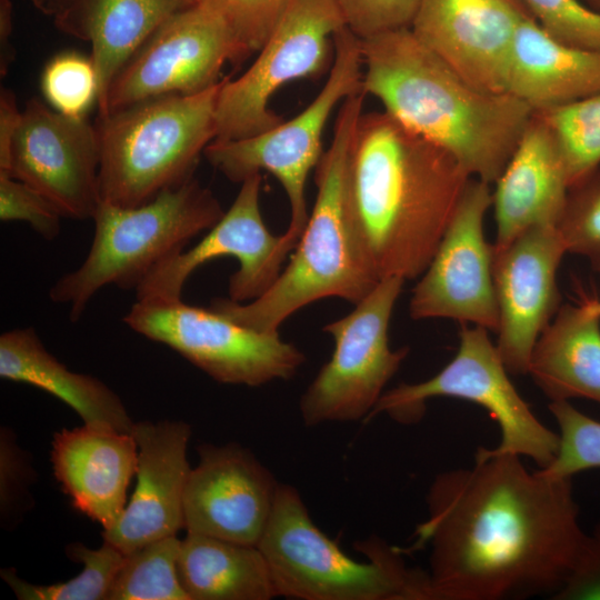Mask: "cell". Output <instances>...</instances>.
<instances>
[{"label": "cell", "instance_id": "1", "mask_svg": "<svg viewBox=\"0 0 600 600\" xmlns=\"http://www.w3.org/2000/svg\"><path fill=\"white\" fill-rule=\"evenodd\" d=\"M570 479L486 448L471 468L439 473L409 548H430L431 600L553 597L586 537Z\"/></svg>", "mask_w": 600, "mask_h": 600}, {"label": "cell", "instance_id": "2", "mask_svg": "<svg viewBox=\"0 0 600 600\" xmlns=\"http://www.w3.org/2000/svg\"><path fill=\"white\" fill-rule=\"evenodd\" d=\"M471 178L449 152L384 110L361 114L350 153V201L380 279L423 273Z\"/></svg>", "mask_w": 600, "mask_h": 600}, {"label": "cell", "instance_id": "3", "mask_svg": "<svg viewBox=\"0 0 600 600\" xmlns=\"http://www.w3.org/2000/svg\"><path fill=\"white\" fill-rule=\"evenodd\" d=\"M362 91L401 124L439 146L470 177L494 183L533 111L510 92L484 91L410 30L360 39Z\"/></svg>", "mask_w": 600, "mask_h": 600}, {"label": "cell", "instance_id": "4", "mask_svg": "<svg viewBox=\"0 0 600 600\" xmlns=\"http://www.w3.org/2000/svg\"><path fill=\"white\" fill-rule=\"evenodd\" d=\"M364 97L361 90L340 104L331 142L316 167V201L289 264L257 299H214L211 309L241 326L278 333L304 306L329 297L356 304L381 280L358 232L349 191L350 153Z\"/></svg>", "mask_w": 600, "mask_h": 600}, {"label": "cell", "instance_id": "5", "mask_svg": "<svg viewBox=\"0 0 600 600\" xmlns=\"http://www.w3.org/2000/svg\"><path fill=\"white\" fill-rule=\"evenodd\" d=\"M277 597L297 600H431L427 570L377 537L357 543L366 561L340 549L312 520L292 486L280 483L258 543Z\"/></svg>", "mask_w": 600, "mask_h": 600}, {"label": "cell", "instance_id": "6", "mask_svg": "<svg viewBox=\"0 0 600 600\" xmlns=\"http://www.w3.org/2000/svg\"><path fill=\"white\" fill-rule=\"evenodd\" d=\"M221 80L197 93L162 94L98 116L100 200L132 208L193 178L216 139Z\"/></svg>", "mask_w": 600, "mask_h": 600}, {"label": "cell", "instance_id": "7", "mask_svg": "<svg viewBox=\"0 0 600 600\" xmlns=\"http://www.w3.org/2000/svg\"><path fill=\"white\" fill-rule=\"evenodd\" d=\"M221 203L194 178L143 204L122 208L100 201L87 258L50 288L51 301L69 306L76 322L93 296L114 284L134 289L164 260L186 249L223 216Z\"/></svg>", "mask_w": 600, "mask_h": 600}, {"label": "cell", "instance_id": "8", "mask_svg": "<svg viewBox=\"0 0 600 600\" xmlns=\"http://www.w3.org/2000/svg\"><path fill=\"white\" fill-rule=\"evenodd\" d=\"M363 62L360 39L347 27L333 37V60L328 79L300 113L274 128L237 140H213L203 156L233 182L267 171L282 186L290 206V222L281 234L284 252L296 248L309 213L306 184L322 153V134L334 110L362 90Z\"/></svg>", "mask_w": 600, "mask_h": 600}, {"label": "cell", "instance_id": "9", "mask_svg": "<svg viewBox=\"0 0 600 600\" xmlns=\"http://www.w3.org/2000/svg\"><path fill=\"white\" fill-rule=\"evenodd\" d=\"M437 397L468 400L489 412L501 432L499 446L490 452L524 456L540 469L556 458L559 434L542 424L521 398L487 329L464 324L458 351L443 369L426 381L384 391L364 422L384 413L400 423H416L427 401Z\"/></svg>", "mask_w": 600, "mask_h": 600}, {"label": "cell", "instance_id": "10", "mask_svg": "<svg viewBox=\"0 0 600 600\" xmlns=\"http://www.w3.org/2000/svg\"><path fill=\"white\" fill-rule=\"evenodd\" d=\"M343 27L336 0H286L253 63L234 80L222 78L214 140L243 139L281 123L270 100L284 84L320 74Z\"/></svg>", "mask_w": 600, "mask_h": 600}, {"label": "cell", "instance_id": "11", "mask_svg": "<svg viewBox=\"0 0 600 600\" xmlns=\"http://www.w3.org/2000/svg\"><path fill=\"white\" fill-rule=\"evenodd\" d=\"M123 321L220 383L259 387L289 380L306 361L303 352L282 340L279 332L257 331L182 299L136 300Z\"/></svg>", "mask_w": 600, "mask_h": 600}, {"label": "cell", "instance_id": "12", "mask_svg": "<svg viewBox=\"0 0 600 600\" xmlns=\"http://www.w3.org/2000/svg\"><path fill=\"white\" fill-rule=\"evenodd\" d=\"M404 279L382 278L347 316L323 327L334 342L299 401L307 427L366 420L408 354L392 350L389 324Z\"/></svg>", "mask_w": 600, "mask_h": 600}, {"label": "cell", "instance_id": "13", "mask_svg": "<svg viewBox=\"0 0 600 600\" xmlns=\"http://www.w3.org/2000/svg\"><path fill=\"white\" fill-rule=\"evenodd\" d=\"M221 16L199 0L160 24L110 83L98 116L141 100L203 91L220 79L226 62H241Z\"/></svg>", "mask_w": 600, "mask_h": 600}, {"label": "cell", "instance_id": "14", "mask_svg": "<svg viewBox=\"0 0 600 600\" xmlns=\"http://www.w3.org/2000/svg\"><path fill=\"white\" fill-rule=\"evenodd\" d=\"M492 204L490 184L471 178L421 279L412 290L414 320L446 318L497 332L498 304L492 244L483 219Z\"/></svg>", "mask_w": 600, "mask_h": 600}, {"label": "cell", "instance_id": "15", "mask_svg": "<svg viewBox=\"0 0 600 600\" xmlns=\"http://www.w3.org/2000/svg\"><path fill=\"white\" fill-rule=\"evenodd\" d=\"M100 142L94 124L32 98L22 111L7 172L42 196L62 217L92 219L99 203Z\"/></svg>", "mask_w": 600, "mask_h": 600}, {"label": "cell", "instance_id": "16", "mask_svg": "<svg viewBox=\"0 0 600 600\" xmlns=\"http://www.w3.org/2000/svg\"><path fill=\"white\" fill-rule=\"evenodd\" d=\"M261 173L241 182L228 211L200 242L164 260L136 288V299H182L188 278L202 264L220 257L238 260L230 276L229 298L249 302L263 294L277 280L287 257L281 236L272 234L260 210Z\"/></svg>", "mask_w": 600, "mask_h": 600}, {"label": "cell", "instance_id": "17", "mask_svg": "<svg viewBox=\"0 0 600 600\" xmlns=\"http://www.w3.org/2000/svg\"><path fill=\"white\" fill-rule=\"evenodd\" d=\"M566 248L553 224H538L492 246L499 312L497 348L511 374L528 373L533 347L560 308L557 271Z\"/></svg>", "mask_w": 600, "mask_h": 600}, {"label": "cell", "instance_id": "18", "mask_svg": "<svg viewBox=\"0 0 600 600\" xmlns=\"http://www.w3.org/2000/svg\"><path fill=\"white\" fill-rule=\"evenodd\" d=\"M183 498V529L258 546L271 517L279 482L238 443L202 444Z\"/></svg>", "mask_w": 600, "mask_h": 600}, {"label": "cell", "instance_id": "19", "mask_svg": "<svg viewBox=\"0 0 600 600\" xmlns=\"http://www.w3.org/2000/svg\"><path fill=\"white\" fill-rule=\"evenodd\" d=\"M527 14L516 0H419L409 28L470 83L500 93Z\"/></svg>", "mask_w": 600, "mask_h": 600}, {"label": "cell", "instance_id": "20", "mask_svg": "<svg viewBox=\"0 0 600 600\" xmlns=\"http://www.w3.org/2000/svg\"><path fill=\"white\" fill-rule=\"evenodd\" d=\"M137 447V486L118 522L102 539L124 554L183 529L191 428L183 421H141L131 430Z\"/></svg>", "mask_w": 600, "mask_h": 600}, {"label": "cell", "instance_id": "21", "mask_svg": "<svg viewBox=\"0 0 600 600\" xmlns=\"http://www.w3.org/2000/svg\"><path fill=\"white\" fill-rule=\"evenodd\" d=\"M138 447L131 433L101 424L62 429L52 441L53 474L72 506L112 528L127 506V489L137 469Z\"/></svg>", "mask_w": 600, "mask_h": 600}, {"label": "cell", "instance_id": "22", "mask_svg": "<svg viewBox=\"0 0 600 600\" xmlns=\"http://www.w3.org/2000/svg\"><path fill=\"white\" fill-rule=\"evenodd\" d=\"M494 183V248L507 246L531 227L557 226L570 184L557 138L542 116L532 114Z\"/></svg>", "mask_w": 600, "mask_h": 600}, {"label": "cell", "instance_id": "23", "mask_svg": "<svg viewBox=\"0 0 600 600\" xmlns=\"http://www.w3.org/2000/svg\"><path fill=\"white\" fill-rule=\"evenodd\" d=\"M507 92L533 113L593 96L600 92V50L567 44L527 14L514 34Z\"/></svg>", "mask_w": 600, "mask_h": 600}, {"label": "cell", "instance_id": "24", "mask_svg": "<svg viewBox=\"0 0 600 600\" xmlns=\"http://www.w3.org/2000/svg\"><path fill=\"white\" fill-rule=\"evenodd\" d=\"M192 0H78L56 27L91 43V60L98 77V108L104 104L116 74L149 38Z\"/></svg>", "mask_w": 600, "mask_h": 600}, {"label": "cell", "instance_id": "25", "mask_svg": "<svg viewBox=\"0 0 600 600\" xmlns=\"http://www.w3.org/2000/svg\"><path fill=\"white\" fill-rule=\"evenodd\" d=\"M0 377L28 383L57 397L83 420L131 433V420L121 399L101 380L69 370L43 346L32 327L0 336Z\"/></svg>", "mask_w": 600, "mask_h": 600}, {"label": "cell", "instance_id": "26", "mask_svg": "<svg viewBox=\"0 0 600 600\" xmlns=\"http://www.w3.org/2000/svg\"><path fill=\"white\" fill-rule=\"evenodd\" d=\"M528 373L551 401L600 403V317L587 299L559 308L533 347Z\"/></svg>", "mask_w": 600, "mask_h": 600}, {"label": "cell", "instance_id": "27", "mask_svg": "<svg viewBox=\"0 0 600 600\" xmlns=\"http://www.w3.org/2000/svg\"><path fill=\"white\" fill-rule=\"evenodd\" d=\"M180 582L190 600H270L277 597L258 546L187 533L178 558Z\"/></svg>", "mask_w": 600, "mask_h": 600}, {"label": "cell", "instance_id": "28", "mask_svg": "<svg viewBox=\"0 0 600 600\" xmlns=\"http://www.w3.org/2000/svg\"><path fill=\"white\" fill-rule=\"evenodd\" d=\"M66 553L83 566L68 581L34 584L21 579L13 569H1V578L20 600H106L126 554L107 541L98 549L73 542L67 546Z\"/></svg>", "mask_w": 600, "mask_h": 600}, {"label": "cell", "instance_id": "29", "mask_svg": "<svg viewBox=\"0 0 600 600\" xmlns=\"http://www.w3.org/2000/svg\"><path fill=\"white\" fill-rule=\"evenodd\" d=\"M180 546L170 536L126 554L106 600H190L178 572Z\"/></svg>", "mask_w": 600, "mask_h": 600}, {"label": "cell", "instance_id": "30", "mask_svg": "<svg viewBox=\"0 0 600 600\" xmlns=\"http://www.w3.org/2000/svg\"><path fill=\"white\" fill-rule=\"evenodd\" d=\"M564 160L570 187L600 166V92L544 112Z\"/></svg>", "mask_w": 600, "mask_h": 600}, {"label": "cell", "instance_id": "31", "mask_svg": "<svg viewBox=\"0 0 600 600\" xmlns=\"http://www.w3.org/2000/svg\"><path fill=\"white\" fill-rule=\"evenodd\" d=\"M556 228L566 251L587 258L600 272V166L569 188Z\"/></svg>", "mask_w": 600, "mask_h": 600}, {"label": "cell", "instance_id": "32", "mask_svg": "<svg viewBox=\"0 0 600 600\" xmlns=\"http://www.w3.org/2000/svg\"><path fill=\"white\" fill-rule=\"evenodd\" d=\"M549 410L559 432V448L553 461L539 471L551 478L600 468V421L577 410L569 401H551Z\"/></svg>", "mask_w": 600, "mask_h": 600}, {"label": "cell", "instance_id": "33", "mask_svg": "<svg viewBox=\"0 0 600 600\" xmlns=\"http://www.w3.org/2000/svg\"><path fill=\"white\" fill-rule=\"evenodd\" d=\"M41 90L52 107L67 116L84 117L98 102V77L91 58L68 51L53 57L41 74Z\"/></svg>", "mask_w": 600, "mask_h": 600}, {"label": "cell", "instance_id": "34", "mask_svg": "<svg viewBox=\"0 0 600 600\" xmlns=\"http://www.w3.org/2000/svg\"><path fill=\"white\" fill-rule=\"evenodd\" d=\"M553 38L582 49L600 50V12L580 0H516Z\"/></svg>", "mask_w": 600, "mask_h": 600}, {"label": "cell", "instance_id": "35", "mask_svg": "<svg viewBox=\"0 0 600 600\" xmlns=\"http://www.w3.org/2000/svg\"><path fill=\"white\" fill-rule=\"evenodd\" d=\"M228 26L244 60L258 52L270 34L286 0H201Z\"/></svg>", "mask_w": 600, "mask_h": 600}, {"label": "cell", "instance_id": "36", "mask_svg": "<svg viewBox=\"0 0 600 600\" xmlns=\"http://www.w3.org/2000/svg\"><path fill=\"white\" fill-rule=\"evenodd\" d=\"M30 454L17 443L9 428L0 432V513L2 523H13L31 507L34 481Z\"/></svg>", "mask_w": 600, "mask_h": 600}, {"label": "cell", "instance_id": "37", "mask_svg": "<svg viewBox=\"0 0 600 600\" xmlns=\"http://www.w3.org/2000/svg\"><path fill=\"white\" fill-rule=\"evenodd\" d=\"M60 211L40 192L7 174H0V219L23 221L42 238L52 240L61 229Z\"/></svg>", "mask_w": 600, "mask_h": 600}, {"label": "cell", "instance_id": "38", "mask_svg": "<svg viewBox=\"0 0 600 600\" xmlns=\"http://www.w3.org/2000/svg\"><path fill=\"white\" fill-rule=\"evenodd\" d=\"M346 27L359 39L409 28L419 0H336Z\"/></svg>", "mask_w": 600, "mask_h": 600}, {"label": "cell", "instance_id": "39", "mask_svg": "<svg viewBox=\"0 0 600 600\" xmlns=\"http://www.w3.org/2000/svg\"><path fill=\"white\" fill-rule=\"evenodd\" d=\"M558 600H600V526L584 537L574 564L561 588Z\"/></svg>", "mask_w": 600, "mask_h": 600}, {"label": "cell", "instance_id": "40", "mask_svg": "<svg viewBox=\"0 0 600 600\" xmlns=\"http://www.w3.org/2000/svg\"><path fill=\"white\" fill-rule=\"evenodd\" d=\"M22 111L19 110L12 90L0 89V173L7 172L11 146L19 128Z\"/></svg>", "mask_w": 600, "mask_h": 600}, {"label": "cell", "instance_id": "41", "mask_svg": "<svg viewBox=\"0 0 600 600\" xmlns=\"http://www.w3.org/2000/svg\"><path fill=\"white\" fill-rule=\"evenodd\" d=\"M13 31V6L10 0H0V73L3 77L14 60L10 42Z\"/></svg>", "mask_w": 600, "mask_h": 600}, {"label": "cell", "instance_id": "42", "mask_svg": "<svg viewBox=\"0 0 600 600\" xmlns=\"http://www.w3.org/2000/svg\"><path fill=\"white\" fill-rule=\"evenodd\" d=\"M40 12L54 19L68 12L78 0H29Z\"/></svg>", "mask_w": 600, "mask_h": 600}, {"label": "cell", "instance_id": "43", "mask_svg": "<svg viewBox=\"0 0 600 600\" xmlns=\"http://www.w3.org/2000/svg\"><path fill=\"white\" fill-rule=\"evenodd\" d=\"M592 10L600 12V0H580Z\"/></svg>", "mask_w": 600, "mask_h": 600}, {"label": "cell", "instance_id": "44", "mask_svg": "<svg viewBox=\"0 0 600 600\" xmlns=\"http://www.w3.org/2000/svg\"><path fill=\"white\" fill-rule=\"evenodd\" d=\"M587 301L591 309L600 317V300L587 298Z\"/></svg>", "mask_w": 600, "mask_h": 600}, {"label": "cell", "instance_id": "45", "mask_svg": "<svg viewBox=\"0 0 600 600\" xmlns=\"http://www.w3.org/2000/svg\"><path fill=\"white\" fill-rule=\"evenodd\" d=\"M192 1L197 2V1H199V0H192Z\"/></svg>", "mask_w": 600, "mask_h": 600}]
</instances>
